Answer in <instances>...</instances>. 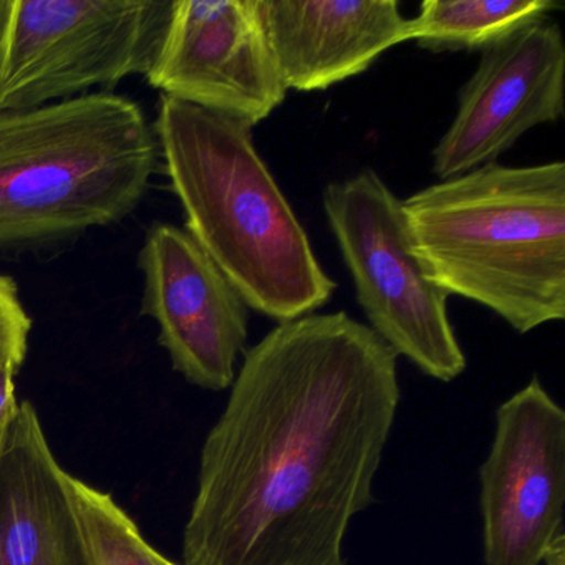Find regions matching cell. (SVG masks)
Masks as SVG:
<instances>
[{
  "instance_id": "7a4b0ae2",
  "label": "cell",
  "mask_w": 565,
  "mask_h": 565,
  "mask_svg": "<svg viewBox=\"0 0 565 565\" xmlns=\"http://www.w3.org/2000/svg\"><path fill=\"white\" fill-rule=\"evenodd\" d=\"M153 128L186 233L249 309L279 323L332 299L335 280L257 153L249 125L161 95Z\"/></svg>"
},
{
  "instance_id": "8fae6325",
  "label": "cell",
  "mask_w": 565,
  "mask_h": 565,
  "mask_svg": "<svg viewBox=\"0 0 565 565\" xmlns=\"http://www.w3.org/2000/svg\"><path fill=\"white\" fill-rule=\"evenodd\" d=\"M256 8L287 90H327L408 42L396 0H256Z\"/></svg>"
},
{
  "instance_id": "30bf717a",
  "label": "cell",
  "mask_w": 565,
  "mask_h": 565,
  "mask_svg": "<svg viewBox=\"0 0 565 565\" xmlns=\"http://www.w3.org/2000/svg\"><path fill=\"white\" fill-rule=\"evenodd\" d=\"M138 266L141 313L160 329L174 370L210 392L231 388L249 333V307L186 230L154 224Z\"/></svg>"
},
{
  "instance_id": "ba28073f",
  "label": "cell",
  "mask_w": 565,
  "mask_h": 565,
  "mask_svg": "<svg viewBox=\"0 0 565 565\" xmlns=\"http://www.w3.org/2000/svg\"><path fill=\"white\" fill-rule=\"evenodd\" d=\"M164 97L250 128L284 100L256 0H173L157 57L145 75Z\"/></svg>"
},
{
  "instance_id": "8992f818",
  "label": "cell",
  "mask_w": 565,
  "mask_h": 565,
  "mask_svg": "<svg viewBox=\"0 0 565 565\" xmlns=\"http://www.w3.org/2000/svg\"><path fill=\"white\" fill-rule=\"evenodd\" d=\"M173 0H11L0 110H25L147 75Z\"/></svg>"
},
{
  "instance_id": "ac0fdd59",
  "label": "cell",
  "mask_w": 565,
  "mask_h": 565,
  "mask_svg": "<svg viewBox=\"0 0 565 565\" xmlns=\"http://www.w3.org/2000/svg\"><path fill=\"white\" fill-rule=\"evenodd\" d=\"M9 4H11V0H0V42H2V32H4L6 19H8Z\"/></svg>"
},
{
  "instance_id": "6da1fadb",
  "label": "cell",
  "mask_w": 565,
  "mask_h": 565,
  "mask_svg": "<svg viewBox=\"0 0 565 565\" xmlns=\"http://www.w3.org/2000/svg\"><path fill=\"white\" fill-rule=\"evenodd\" d=\"M396 362L347 312L279 322L247 350L201 451L184 565H345L398 412Z\"/></svg>"
},
{
  "instance_id": "3957f363",
  "label": "cell",
  "mask_w": 565,
  "mask_h": 565,
  "mask_svg": "<svg viewBox=\"0 0 565 565\" xmlns=\"http://www.w3.org/2000/svg\"><path fill=\"white\" fill-rule=\"evenodd\" d=\"M413 249L446 296L518 333L565 317V164L489 163L402 201Z\"/></svg>"
},
{
  "instance_id": "5bb4252c",
  "label": "cell",
  "mask_w": 565,
  "mask_h": 565,
  "mask_svg": "<svg viewBox=\"0 0 565 565\" xmlns=\"http://www.w3.org/2000/svg\"><path fill=\"white\" fill-rule=\"evenodd\" d=\"M72 502L90 565H174L154 551L111 495L68 476Z\"/></svg>"
},
{
  "instance_id": "9a60e30c",
  "label": "cell",
  "mask_w": 565,
  "mask_h": 565,
  "mask_svg": "<svg viewBox=\"0 0 565 565\" xmlns=\"http://www.w3.org/2000/svg\"><path fill=\"white\" fill-rule=\"evenodd\" d=\"M32 319L12 277L0 274V363L21 366L28 355Z\"/></svg>"
},
{
  "instance_id": "9c48e42d",
  "label": "cell",
  "mask_w": 565,
  "mask_h": 565,
  "mask_svg": "<svg viewBox=\"0 0 565 565\" xmlns=\"http://www.w3.org/2000/svg\"><path fill=\"white\" fill-rule=\"evenodd\" d=\"M564 97V35L545 18L482 52L433 151V173L449 180L495 163L532 128L561 120Z\"/></svg>"
},
{
  "instance_id": "52a82bcc",
  "label": "cell",
  "mask_w": 565,
  "mask_h": 565,
  "mask_svg": "<svg viewBox=\"0 0 565 565\" xmlns=\"http://www.w3.org/2000/svg\"><path fill=\"white\" fill-rule=\"evenodd\" d=\"M479 482L484 564L542 565L565 535V412L541 380L499 406Z\"/></svg>"
},
{
  "instance_id": "7c38bea8",
  "label": "cell",
  "mask_w": 565,
  "mask_h": 565,
  "mask_svg": "<svg viewBox=\"0 0 565 565\" xmlns=\"http://www.w3.org/2000/svg\"><path fill=\"white\" fill-rule=\"evenodd\" d=\"M68 476L21 403L0 439V565H90Z\"/></svg>"
},
{
  "instance_id": "4fadbf2b",
  "label": "cell",
  "mask_w": 565,
  "mask_h": 565,
  "mask_svg": "<svg viewBox=\"0 0 565 565\" xmlns=\"http://www.w3.org/2000/svg\"><path fill=\"white\" fill-rule=\"evenodd\" d=\"M554 9L555 0H425L408 41L429 52H484Z\"/></svg>"
},
{
  "instance_id": "5b68a950",
  "label": "cell",
  "mask_w": 565,
  "mask_h": 565,
  "mask_svg": "<svg viewBox=\"0 0 565 565\" xmlns=\"http://www.w3.org/2000/svg\"><path fill=\"white\" fill-rule=\"evenodd\" d=\"M323 211L370 329L429 379L448 383L466 370L445 290L413 249L402 200L375 171L323 190Z\"/></svg>"
},
{
  "instance_id": "277c9868",
  "label": "cell",
  "mask_w": 565,
  "mask_h": 565,
  "mask_svg": "<svg viewBox=\"0 0 565 565\" xmlns=\"http://www.w3.org/2000/svg\"><path fill=\"white\" fill-rule=\"evenodd\" d=\"M158 160L153 125L121 95L0 110V246L118 223L150 190Z\"/></svg>"
},
{
  "instance_id": "e0dca14e",
  "label": "cell",
  "mask_w": 565,
  "mask_h": 565,
  "mask_svg": "<svg viewBox=\"0 0 565 565\" xmlns=\"http://www.w3.org/2000/svg\"><path fill=\"white\" fill-rule=\"evenodd\" d=\"M542 564L565 565V535L564 537L557 539V541L552 544Z\"/></svg>"
},
{
  "instance_id": "2e32d148",
  "label": "cell",
  "mask_w": 565,
  "mask_h": 565,
  "mask_svg": "<svg viewBox=\"0 0 565 565\" xmlns=\"http://www.w3.org/2000/svg\"><path fill=\"white\" fill-rule=\"evenodd\" d=\"M18 370L15 363H0V439L19 408L14 382Z\"/></svg>"
}]
</instances>
